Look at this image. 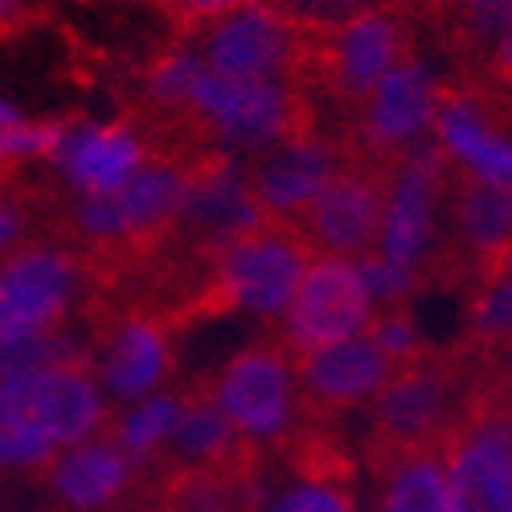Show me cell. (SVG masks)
<instances>
[{
	"label": "cell",
	"mask_w": 512,
	"mask_h": 512,
	"mask_svg": "<svg viewBox=\"0 0 512 512\" xmlns=\"http://www.w3.org/2000/svg\"><path fill=\"white\" fill-rule=\"evenodd\" d=\"M111 410L91 373V361H62L0 373V426H17L54 451H70L95 439Z\"/></svg>",
	"instance_id": "6da1fadb"
},
{
	"label": "cell",
	"mask_w": 512,
	"mask_h": 512,
	"mask_svg": "<svg viewBox=\"0 0 512 512\" xmlns=\"http://www.w3.org/2000/svg\"><path fill=\"white\" fill-rule=\"evenodd\" d=\"M209 394L234 431L259 451L291 443L300 381H295L291 353L279 340H259V345L234 353L226 369L209 381Z\"/></svg>",
	"instance_id": "7a4b0ae2"
},
{
	"label": "cell",
	"mask_w": 512,
	"mask_h": 512,
	"mask_svg": "<svg viewBox=\"0 0 512 512\" xmlns=\"http://www.w3.org/2000/svg\"><path fill=\"white\" fill-rule=\"evenodd\" d=\"M451 512H512V402L463 410L443 439Z\"/></svg>",
	"instance_id": "3957f363"
},
{
	"label": "cell",
	"mask_w": 512,
	"mask_h": 512,
	"mask_svg": "<svg viewBox=\"0 0 512 512\" xmlns=\"http://www.w3.org/2000/svg\"><path fill=\"white\" fill-rule=\"evenodd\" d=\"M185 111L209 127L230 152L267 156L295 136V99L287 82L271 78H230L201 66Z\"/></svg>",
	"instance_id": "277c9868"
},
{
	"label": "cell",
	"mask_w": 512,
	"mask_h": 512,
	"mask_svg": "<svg viewBox=\"0 0 512 512\" xmlns=\"http://www.w3.org/2000/svg\"><path fill=\"white\" fill-rule=\"evenodd\" d=\"M308 238H295L279 222H267L230 246L218 250V271H213V295L234 308L279 320L295 300L308 267H312Z\"/></svg>",
	"instance_id": "5b68a950"
},
{
	"label": "cell",
	"mask_w": 512,
	"mask_h": 512,
	"mask_svg": "<svg viewBox=\"0 0 512 512\" xmlns=\"http://www.w3.org/2000/svg\"><path fill=\"white\" fill-rule=\"evenodd\" d=\"M78 300V263L58 246H21L0 259V349L62 332Z\"/></svg>",
	"instance_id": "8992f818"
},
{
	"label": "cell",
	"mask_w": 512,
	"mask_h": 512,
	"mask_svg": "<svg viewBox=\"0 0 512 512\" xmlns=\"http://www.w3.org/2000/svg\"><path fill=\"white\" fill-rule=\"evenodd\" d=\"M373 300L349 259L316 254L295 300L279 316V345L291 357H304L340 340H353L369 328Z\"/></svg>",
	"instance_id": "52a82bcc"
},
{
	"label": "cell",
	"mask_w": 512,
	"mask_h": 512,
	"mask_svg": "<svg viewBox=\"0 0 512 512\" xmlns=\"http://www.w3.org/2000/svg\"><path fill=\"white\" fill-rule=\"evenodd\" d=\"M189 197V173L177 164L148 160L140 173L111 197H91L74 205V226L95 242H132L181 222Z\"/></svg>",
	"instance_id": "ba28073f"
},
{
	"label": "cell",
	"mask_w": 512,
	"mask_h": 512,
	"mask_svg": "<svg viewBox=\"0 0 512 512\" xmlns=\"http://www.w3.org/2000/svg\"><path fill=\"white\" fill-rule=\"evenodd\" d=\"M41 480L54 500L50 512H119L152 492L148 472L107 431L62 451Z\"/></svg>",
	"instance_id": "9c48e42d"
},
{
	"label": "cell",
	"mask_w": 512,
	"mask_h": 512,
	"mask_svg": "<svg viewBox=\"0 0 512 512\" xmlns=\"http://www.w3.org/2000/svg\"><path fill=\"white\" fill-rule=\"evenodd\" d=\"M197 58L230 78L287 82V70L295 66V25L267 0H254V5L209 21Z\"/></svg>",
	"instance_id": "30bf717a"
},
{
	"label": "cell",
	"mask_w": 512,
	"mask_h": 512,
	"mask_svg": "<svg viewBox=\"0 0 512 512\" xmlns=\"http://www.w3.org/2000/svg\"><path fill=\"white\" fill-rule=\"evenodd\" d=\"M439 201H443V152L414 148L386 189L377 250L386 259L418 271V263L426 259V250L435 242Z\"/></svg>",
	"instance_id": "8fae6325"
},
{
	"label": "cell",
	"mask_w": 512,
	"mask_h": 512,
	"mask_svg": "<svg viewBox=\"0 0 512 512\" xmlns=\"http://www.w3.org/2000/svg\"><path fill=\"white\" fill-rule=\"evenodd\" d=\"M377 406V439L381 451H410V447H443L451 431V381L435 365H398L386 390L373 398Z\"/></svg>",
	"instance_id": "7c38bea8"
},
{
	"label": "cell",
	"mask_w": 512,
	"mask_h": 512,
	"mask_svg": "<svg viewBox=\"0 0 512 512\" xmlns=\"http://www.w3.org/2000/svg\"><path fill=\"white\" fill-rule=\"evenodd\" d=\"M78 201L111 197L148 164V148L136 127L115 119H70L66 140L50 160Z\"/></svg>",
	"instance_id": "4fadbf2b"
},
{
	"label": "cell",
	"mask_w": 512,
	"mask_h": 512,
	"mask_svg": "<svg viewBox=\"0 0 512 512\" xmlns=\"http://www.w3.org/2000/svg\"><path fill=\"white\" fill-rule=\"evenodd\" d=\"M91 373L107 402L132 406L148 394H160L168 373H173V340L168 328L152 316L119 320L103 345L91 353Z\"/></svg>",
	"instance_id": "5bb4252c"
},
{
	"label": "cell",
	"mask_w": 512,
	"mask_h": 512,
	"mask_svg": "<svg viewBox=\"0 0 512 512\" xmlns=\"http://www.w3.org/2000/svg\"><path fill=\"white\" fill-rule=\"evenodd\" d=\"M381 205H386V189L373 177L340 168L304 213L308 246H320L332 259H349V263L361 259V254L377 250Z\"/></svg>",
	"instance_id": "9a60e30c"
},
{
	"label": "cell",
	"mask_w": 512,
	"mask_h": 512,
	"mask_svg": "<svg viewBox=\"0 0 512 512\" xmlns=\"http://www.w3.org/2000/svg\"><path fill=\"white\" fill-rule=\"evenodd\" d=\"M439 82L422 62L406 58L402 66H394L386 78L377 82L365 99V115H361V136L369 148L377 152H398L410 148L422 132L435 127L439 115Z\"/></svg>",
	"instance_id": "2e32d148"
},
{
	"label": "cell",
	"mask_w": 512,
	"mask_h": 512,
	"mask_svg": "<svg viewBox=\"0 0 512 512\" xmlns=\"http://www.w3.org/2000/svg\"><path fill=\"white\" fill-rule=\"evenodd\" d=\"M336 173H340L336 152L324 140L291 136L254 164L250 189H254V201L263 205L267 218L283 222V218H304Z\"/></svg>",
	"instance_id": "e0dca14e"
},
{
	"label": "cell",
	"mask_w": 512,
	"mask_h": 512,
	"mask_svg": "<svg viewBox=\"0 0 512 512\" xmlns=\"http://www.w3.org/2000/svg\"><path fill=\"white\" fill-rule=\"evenodd\" d=\"M390 377H394V365L377 353V345L365 332L353 340H340V345L295 357V381H300L304 398L324 410L365 406L386 390Z\"/></svg>",
	"instance_id": "ac0fdd59"
},
{
	"label": "cell",
	"mask_w": 512,
	"mask_h": 512,
	"mask_svg": "<svg viewBox=\"0 0 512 512\" xmlns=\"http://www.w3.org/2000/svg\"><path fill=\"white\" fill-rule=\"evenodd\" d=\"M181 222L197 226V234L213 250H222L254 230H263L271 218L254 201L250 173H242L234 160H213L197 168V173H189V197L181 209Z\"/></svg>",
	"instance_id": "d6986e66"
},
{
	"label": "cell",
	"mask_w": 512,
	"mask_h": 512,
	"mask_svg": "<svg viewBox=\"0 0 512 512\" xmlns=\"http://www.w3.org/2000/svg\"><path fill=\"white\" fill-rule=\"evenodd\" d=\"M402 62H406L402 25L381 9L357 13L332 37V74L349 99H369L377 82Z\"/></svg>",
	"instance_id": "ffe728a7"
},
{
	"label": "cell",
	"mask_w": 512,
	"mask_h": 512,
	"mask_svg": "<svg viewBox=\"0 0 512 512\" xmlns=\"http://www.w3.org/2000/svg\"><path fill=\"white\" fill-rule=\"evenodd\" d=\"M431 132L439 136V148L472 173V181L512 189V144L492 132V123L480 115L476 103L443 95Z\"/></svg>",
	"instance_id": "44dd1931"
},
{
	"label": "cell",
	"mask_w": 512,
	"mask_h": 512,
	"mask_svg": "<svg viewBox=\"0 0 512 512\" xmlns=\"http://www.w3.org/2000/svg\"><path fill=\"white\" fill-rule=\"evenodd\" d=\"M377 512H451L443 447L381 451L373 447Z\"/></svg>",
	"instance_id": "7402d4cb"
},
{
	"label": "cell",
	"mask_w": 512,
	"mask_h": 512,
	"mask_svg": "<svg viewBox=\"0 0 512 512\" xmlns=\"http://www.w3.org/2000/svg\"><path fill=\"white\" fill-rule=\"evenodd\" d=\"M185 398H189V394H177V390L148 394V398H140V402H132V406H123L115 418H107L103 431H107L127 455H132L140 467H148V463L164 451V443L173 439L177 422H181V414H185Z\"/></svg>",
	"instance_id": "603a6c76"
},
{
	"label": "cell",
	"mask_w": 512,
	"mask_h": 512,
	"mask_svg": "<svg viewBox=\"0 0 512 512\" xmlns=\"http://www.w3.org/2000/svg\"><path fill=\"white\" fill-rule=\"evenodd\" d=\"M455 222L467 246L484 254H504L512 246V189L467 181L455 201Z\"/></svg>",
	"instance_id": "cb8c5ba5"
},
{
	"label": "cell",
	"mask_w": 512,
	"mask_h": 512,
	"mask_svg": "<svg viewBox=\"0 0 512 512\" xmlns=\"http://www.w3.org/2000/svg\"><path fill=\"white\" fill-rule=\"evenodd\" d=\"M201 58L197 50H173V54H164L148 66V78H144V87H148V99L160 103V107H177L185 111L189 95H193V82L201 74Z\"/></svg>",
	"instance_id": "d4e9b609"
},
{
	"label": "cell",
	"mask_w": 512,
	"mask_h": 512,
	"mask_svg": "<svg viewBox=\"0 0 512 512\" xmlns=\"http://www.w3.org/2000/svg\"><path fill=\"white\" fill-rule=\"evenodd\" d=\"M353 267H357V275H361V283H365V291H369L373 312H377V308L402 304L406 295L414 291V283H418V271H414V267H402V263L386 259L381 250L361 254V259H353Z\"/></svg>",
	"instance_id": "484cf974"
},
{
	"label": "cell",
	"mask_w": 512,
	"mask_h": 512,
	"mask_svg": "<svg viewBox=\"0 0 512 512\" xmlns=\"http://www.w3.org/2000/svg\"><path fill=\"white\" fill-rule=\"evenodd\" d=\"M70 119H29L21 127L0 132V164L17 160H54L62 140H66Z\"/></svg>",
	"instance_id": "4316f807"
},
{
	"label": "cell",
	"mask_w": 512,
	"mask_h": 512,
	"mask_svg": "<svg viewBox=\"0 0 512 512\" xmlns=\"http://www.w3.org/2000/svg\"><path fill=\"white\" fill-rule=\"evenodd\" d=\"M259 512H357V508H353V496L345 492V484H316V480H295L287 492H279L271 500L267 476H263Z\"/></svg>",
	"instance_id": "83f0119b"
},
{
	"label": "cell",
	"mask_w": 512,
	"mask_h": 512,
	"mask_svg": "<svg viewBox=\"0 0 512 512\" xmlns=\"http://www.w3.org/2000/svg\"><path fill=\"white\" fill-rule=\"evenodd\" d=\"M365 336L373 340L377 353L386 357L394 369H398V365H410L414 353H418L414 320H410L406 312H398V308H377L373 320H369V328H365Z\"/></svg>",
	"instance_id": "f1b7e54d"
},
{
	"label": "cell",
	"mask_w": 512,
	"mask_h": 512,
	"mask_svg": "<svg viewBox=\"0 0 512 512\" xmlns=\"http://www.w3.org/2000/svg\"><path fill=\"white\" fill-rule=\"evenodd\" d=\"M472 332L484 340H504L512 336V275L496 271V279L480 291L472 308Z\"/></svg>",
	"instance_id": "f546056e"
},
{
	"label": "cell",
	"mask_w": 512,
	"mask_h": 512,
	"mask_svg": "<svg viewBox=\"0 0 512 512\" xmlns=\"http://www.w3.org/2000/svg\"><path fill=\"white\" fill-rule=\"evenodd\" d=\"M21 230H25V222H21V209L0 193V259H9V254L17 250V242H21Z\"/></svg>",
	"instance_id": "4dcf8cb0"
},
{
	"label": "cell",
	"mask_w": 512,
	"mask_h": 512,
	"mask_svg": "<svg viewBox=\"0 0 512 512\" xmlns=\"http://www.w3.org/2000/svg\"><path fill=\"white\" fill-rule=\"evenodd\" d=\"M177 5L197 21H218V17H226L242 5H254V0H177Z\"/></svg>",
	"instance_id": "1f68e13d"
},
{
	"label": "cell",
	"mask_w": 512,
	"mask_h": 512,
	"mask_svg": "<svg viewBox=\"0 0 512 512\" xmlns=\"http://www.w3.org/2000/svg\"><path fill=\"white\" fill-rule=\"evenodd\" d=\"M492 58H496V66L512 70V0H508V9H504L500 33H496V41H492Z\"/></svg>",
	"instance_id": "d6a6232c"
},
{
	"label": "cell",
	"mask_w": 512,
	"mask_h": 512,
	"mask_svg": "<svg viewBox=\"0 0 512 512\" xmlns=\"http://www.w3.org/2000/svg\"><path fill=\"white\" fill-rule=\"evenodd\" d=\"M21 123H29V115H25L13 99L0 95V132H9V127H21Z\"/></svg>",
	"instance_id": "836d02e7"
},
{
	"label": "cell",
	"mask_w": 512,
	"mask_h": 512,
	"mask_svg": "<svg viewBox=\"0 0 512 512\" xmlns=\"http://www.w3.org/2000/svg\"><path fill=\"white\" fill-rule=\"evenodd\" d=\"M119 512H160V504L152 500V492L144 496V500H136V504H127V508H119Z\"/></svg>",
	"instance_id": "e575fe53"
},
{
	"label": "cell",
	"mask_w": 512,
	"mask_h": 512,
	"mask_svg": "<svg viewBox=\"0 0 512 512\" xmlns=\"http://www.w3.org/2000/svg\"><path fill=\"white\" fill-rule=\"evenodd\" d=\"M17 9H21V0H0V25H5V21H9Z\"/></svg>",
	"instance_id": "d590c367"
},
{
	"label": "cell",
	"mask_w": 512,
	"mask_h": 512,
	"mask_svg": "<svg viewBox=\"0 0 512 512\" xmlns=\"http://www.w3.org/2000/svg\"><path fill=\"white\" fill-rule=\"evenodd\" d=\"M500 271H508V275H512V246L500 254Z\"/></svg>",
	"instance_id": "8d00e7d4"
}]
</instances>
